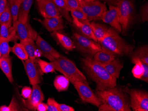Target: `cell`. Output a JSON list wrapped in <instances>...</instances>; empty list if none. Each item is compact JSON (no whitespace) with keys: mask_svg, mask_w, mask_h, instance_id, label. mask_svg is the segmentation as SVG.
Here are the masks:
<instances>
[{"mask_svg":"<svg viewBox=\"0 0 148 111\" xmlns=\"http://www.w3.org/2000/svg\"><path fill=\"white\" fill-rule=\"evenodd\" d=\"M102 104L99 106V111H131L130 98L126 89L117 86L103 91H96Z\"/></svg>","mask_w":148,"mask_h":111,"instance_id":"cell-1","label":"cell"},{"mask_svg":"<svg viewBox=\"0 0 148 111\" xmlns=\"http://www.w3.org/2000/svg\"><path fill=\"white\" fill-rule=\"evenodd\" d=\"M83 69L96 84V91H103L117 86V79L109 74L104 67L91 57L81 59Z\"/></svg>","mask_w":148,"mask_h":111,"instance_id":"cell-2","label":"cell"},{"mask_svg":"<svg viewBox=\"0 0 148 111\" xmlns=\"http://www.w3.org/2000/svg\"><path fill=\"white\" fill-rule=\"evenodd\" d=\"M102 51L108 52L116 57L130 56L134 47L126 42L113 28L108 29L106 35L99 42Z\"/></svg>","mask_w":148,"mask_h":111,"instance_id":"cell-3","label":"cell"},{"mask_svg":"<svg viewBox=\"0 0 148 111\" xmlns=\"http://www.w3.org/2000/svg\"><path fill=\"white\" fill-rule=\"evenodd\" d=\"M56 70L62 73L73 84L82 82L89 84L86 77L77 67L75 63L65 56L61 54L60 58L51 62Z\"/></svg>","mask_w":148,"mask_h":111,"instance_id":"cell-4","label":"cell"},{"mask_svg":"<svg viewBox=\"0 0 148 111\" xmlns=\"http://www.w3.org/2000/svg\"><path fill=\"white\" fill-rule=\"evenodd\" d=\"M116 6L119 9L122 31L124 34L134 20L135 14L134 1L133 0H117Z\"/></svg>","mask_w":148,"mask_h":111,"instance_id":"cell-5","label":"cell"},{"mask_svg":"<svg viewBox=\"0 0 148 111\" xmlns=\"http://www.w3.org/2000/svg\"><path fill=\"white\" fill-rule=\"evenodd\" d=\"M72 39L75 48L83 53L88 54L90 57H93L97 52L102 50L100 45L98 42L78 33H73Z\"/></svg>","mask_w":148,"mask_h":111,"instance_id":"cell-6","label":"cell"},{"mask_svg":"<svg viewBox=\"0 0 148 111\" xmlns=\"http://www.w3.org/2000/svg\"><path fill=\"white\" fill-rule=\"evenodd\" d=\"M79 8L85 14L87 19L90 21L99 19L103 13L107 11L106 6L98 1L87 2L83 0H77Z\"/></svg>","mask_w":148,"mask_h":111,"instance_id":"cell-7","label":"cell"},{"mask_svg":"<svg viewBox=\"0 0 148 111\" xmlns=\"http://www.w3.org/2000/svg\"><path fill=\"white\" fill-rule=\"evenodd\" d=\"M130 96V107L134 111H148V93L140 89H126Z\"/></svg>","mask_w":148,"mask_h":111,"instance_id":"cell-8","label":"cell"},{"mask_svg":"<svg viewBox=\"0 0 148 111\" xmlns=\"http://www.w3.org/2000/svg\"><path fill=\"white\" fill-rule=\"evenodd\" d=\"M72 84L78 92L79 96L83 101L99 107L102 102L99 97L94 93L89 86L82 82H74Z\"/></svg>","mask_w":148,"mask_h":111,"instance_id":"cell-9","label":"cell"},{"mask_svg":"<svg viewBox=\"0 0 148 111\" xmlns=\"http://www.w3.org/2000/svg\"><path fill=\"white\" fill-rule=\"evenodd\" d=\"M24 63L30 84L34 86L40 83L43 78V73L39 66L37 58L35 59H28Z\"/></svg>","mask_w":148,"mask_h":111,"instance_id":"cell-10","label":"cell"},{"mask_svg":"<svg viewBox=\"0 0 148 111\" xmlns=\"http://www.w3.org/2000/svg\"><path fill=\"white\" fill-rule=\"evenodd\" d=\"M99 19L102 20L105 23L109 24L119 33L122 32L119 11L117 6L110 5L109 10L104 12Z\"/></svg>","mask_w":148,"mask_h":111,"instance_id":"cell-11","label":"cell"},{"mask_svg":"<svg viewBox=\"0 0 148 111\" xmlns=\"http://www.w3.org/2000/svg\"><path fill=\"white\" fill-rule=\"evenodd\" d=\"M12 26L15 29L20 41L27 39H32L34 41L36 39L38 34L30 25L29 20L25 24L18 20L13 21Z\"/></svg>","mask_w":148,"mask_h":111,"instance_id":"cell-12","label":"cell"},{"mask_svg":"<svg viewBox=\"0 0 148 111\" xmlns=\"http://www.w3.org/2000/svg\"><path fill=\"white\" fill-rule=\"evenodd\" d=\"M36 44L37 49L41 53V55L47 58L50 62L58 59L61 55L60 54L38 34L36 39Z\"/></svg>","mask_w":148,"mask_h":111,"instance_id":"cell-13","label":"cell"},{"mask_svg":"<svg viewBox=\"0 0 148 111\" xmlns=\"http://www.w3.org/2000/svg\"><path fill=\"white\" fill-rule=\"evenodd\" d=\"M38 10L45 18L61 15L53 0H36Z\"/></svg>","mask_w":148,"mask_h":111,"instance_id":"cell-14","label":"cell"},{"mask_svg":"<svg viewBox=\"0 0 148 111\" xmlns=\"http://www.w3.org/2000/svg\"><path fill=\"white\" fill-rule=\"evenodd\" d=\"M45 99L44 93L41 88L37 84L32 86V93L29 98L24 101L25 106L33 111L36 110L37 105Z\"/></svg>","mask_w":148,"mask_h":111,"instance_id":"cell-15","label":"cell"},{"mask_svg":"<svg viewBox=\"0 0 148 111\" xmlns=\"http://www.w3.org/2000/svg\"><path fill=\"white\" fill-rule=\"evenodd\" d=\"M39 21L48 31L51 32L62 30L65 28L64 23L61 15L45 18L43 20H40Z\"/></svg>","mask_w":148,"mask_h":111,"instance_id":"cell-16","label":"cell"},{"mask_svg":"<svg viewBox=\"0 0 148 111\" xmlns=\"http://www.w3.org/2000/svg\"><path fill=\"white\" fill-rule=\"evenodd\" d=\"M72 18L73 25L79 32L78 33L88 39H91L95 42H98L95 35H94L90 25L82 23L76 18Z\"/></svg>","mask_w":148,"mask_h":111,"instance_id":"cell-17","label":"cell"},{"mask_svg":"<svg viewBox=\"0 0 148 111\" xmlns=\"http://www.w3.org/2000/svg\"><path fill=\"white\" fill-rule=\"evenodd\" d=\"M0 38L10 42H16L18 39L16 31L12 26L6 25H0Z\"/></svg>","mask_w":148,"mask_h":111,"instance_id":"cell-18","label":"cell"},{"mask_svg":"<svg viewBox=\"0 0 148 111\" xmlns=\"http://www.w3.org/2000/svg\"><path fill=\"white\" fill-rule=\"evenodd\" d=\"M33 1V0H24L21 4L18 12V21L25 24L29 20V13Z\"/></svg>","mask_w":148,"mask_h":111,"instance_id":"cell-19","label":"cell"},{"mask_svg":"<svg viewBox=\"0 0 148 111\" xmlns=\"http://www.w3.org/2000/svg\"><path fill=\"white\" fill-rule=\"evenodd\" d=\"M51 35L56 39L60 44L66 50L71 51L75 48L73 41L69 36L58 31L52 32Z\"/></svg>","mask_w":148,"mask_h":111,"instance_id":"cell-20","label":"cell"},{"mask_svg":"<svg viewBox=\"0 0 148 111\" xmlns=\"http://www.w3.org/2000/svg\"><path fill=\"white\" fill-rule=\"evenodd\" d=\"M123 67V64L121 62L119 59H115L104 67L110 75L114 78L118 79Z\"/></svg>","mask_w":148,"mask_h":111,"instance_id":"cell-21","label":"cell"},{"mask_svg":"<svg viewBox=\"0 0 148 111\" xmlns=\"http://www.w3.org/2000/svg\"><path fill=\"white\" fill-rule=\"evenodd\" d=\"M93 57V59L103 67H104L116 59V57L114 55L108 52L102 50L97 52Z\"/></svg>","mask_w":148,"mask_h":111,"instance_id":"cell-22","label":"cell"},{"mask_svg":"<svg viewBox=\"0 0 148 111\" xmlns=\"http://www.w3.org/2000/svg\"><path fill=\"white\" fill-rule=\"evenodd\" d=\"M0 68L6 76L10 82H14L12 74V64L10 57H2L0 61Z\"/></svg>","mask_w":148,"mask_h":111,"instance_id":"cell-23","label":"cell"},{"mask_svg":"<svg viewBox=\"0 0 148 111\" xmlns=\"http://www.w3.org/2000/svg\"><path fill=\"white\" fill-rule=\"evenodd\" d=\"M20 43L24 46L29 56V59H35L37 58V48L32 39H27L25 40H21Z\"/></svg>","mask_w":148,"mask_h":111,"instance_id":"cell-24","label":"cell"},{"mask_svg":"<svg viewBox=\"0 0 148 111\" xmlns=\"http://www.w3.org/2000/svg\"><path fill=\"white\" fill-rule=\"evenodd\" d=\"M90 26L94 35H95L98 42L99 43L106 35L108 29L105 25H101L95 22H91Z\"/></svg>","mask_w":148,"mask_h":111,"instance_id":"cell-25","label":"cell"},{"mask_svg":"<svg viewBox=\"0 0 148 111\" xmlns=\"http://www.w3.org/2000/svg\"><path fill=\"white\" fill-rule=\"evenodd\" d=\"M131 59H138L144 63L148 65V47L145 45L134 50L130 55Z\"/></svg>","mask_w":148,"mask_h":111,"instance_id":"cell-26","label":"cell"},{"mask_svg":"<svg viewBox=\"0 0 148 111\" xmlns=\"http://www.w3.org/2000/svg\"><path fill=\"white\" fill-rule=\"evenodd\" d=\"M70 82L68 78L64 75H58L54 81V86L59 92L66 91L69 88Z\"/></svg>","mask_w":148,"mask_h":111,"instance_id":"cell-27","label":"cell"},{"mask_svg":"<svg viewBox=\"0 0 148 111\" xmlns=\"http://www.w3.org/2000/svg\"><path fill=\"white\" fill-rule=\"evenodd\" d=\"M12 51L19 59L22 61H25L29 59V56L24 46L21 43L16 42L12 48Z\"/></svg>","mask_w":148,"mask_h":111,"instance_id":"cell-28","label":"cell"},{"mask_svg":"<svg viewBox=\"0 0 148 111\" xmlns=\"http://www.w3.org/2000/svg\"><path fill=\"white\" fill-rule=\"evenodd\" d=\"M60 10V14L69 23L72 22V19L70 15L69 10L64 0H53Z\"/></svg>","mask_w":148,"mask_h":111,"instance_id":"cell-29","label":"cell"},{"mask_svg":"<svg viewBox=\"0 0 148 111\" xmlns=\"http://www.w3.org/2000/svg\"><path fill=\"white\" fill-rule=\"evenodd\" d=\"M131 62L135 64L132 70L133 75L137 79H140L144 73V67L142 61L138 59H131Z\"/></svg>","mask_w":148,"mask_h":111,"instance_id":"cell-30","label":"cell"},{"mask_svg":"<svg viewBox=\"0 0 148 111\" xmlns=\"http://www.w3.org/2000/svg\"><path fill=\"white\" fill-rule=\"evenodd\" d=\"M12 17L9 7V3L3 13L0 16V25H6L8 26H12Z\"/></svg>","mask_w":148,"mask_h":111,"instance_id":"cell-31","label":"cell"},{"mask_svg":"<svg viewBox=\"0 0 148 111\" xmlns=\"http://www.w3.org/2000/svg\"><path fill=\"white\" fill-rule=\"evenodd\" d=\"M25 110L19 105L16 98L13 96L9 106H2L0 107V111H19Z\"/></svg>","mask_w":148,"mask_h":111,"instance_id":"cell-32","label":"cell"},{"mask_svg":"<svg viewBox=\"0 0 148 111\" xmlns=\"http://www.w3.org/2000/svg\"><path fill=\"white\" fill-rule=\"evenodd\" d=\"M8 3L13 21H16L18 20V12L21 4L17 0H9Z\"/></svg>","mask_w":148,"mask_h":111,"instance_id":"cell-33","label":"cell"},{"mask_svg":"<svg viewBox=\"0 0 148 111\" xmlns=\"http://www.w3.org/2000/svg\"><path fill=\"white\" fill-rule=\"evenodd\" d=\"M12 48L9 45V41L0 38V53L2 57H10V54Z\"/></svg>","mask_w":148,"mask_h":111,"instance_id":"cell-34","label":"cell"},{"mask_svg":"<svg viewBox=\"0 0 148 111\" xmlns=\"http://www.w3.org/2000/svg\"><path fill=\"white\" fill-rule=\"evenodd\" d=\"M37 60L40 69L43 73L48 74L55 72V69L51 62L48 63L39 58H37Z\"/></svg>","mask_w":148,"mask_h":111,"instance_id":"cell-35","label":"cell"},{"mask_svg":"<svg viewBox=\"0 0 148 111\" xmlns=\"http://www.w3.org/2000/svg\"><path fill=\"white\" fill-rule=\"evenodd\" d=\"M71 14L72 18H75L79 20H87V16L79 8L71 11Z\"/></svg>","mask_w":148,"mask_h":111,"instance_id":"cell-36","label":"cell"},{"mask_svg":"<svg viewBox=\"0 0 148 111\" xmlns=\"http://www.w3.org/2000/svg\"><path fill=\"white\" fill-rule=\"evenodd\" d=\"M59 103L53 98H49L47 101L48 111H59Z\"/></svg>","mask_w":148,"mask_h":111,"instance_id":"cell-37","label":"cell"},{"mask_svg":"<svg viewBox=\"0 0 148 111\" xmlns=\"http://www.w3.org/2000/svg\"><path fill=\"white\" fill-rule=\"evenodd\" d=\"M69 12L71 11L79 8V4L77 0H64Z\"/></svg>","mask_w":148,"mask_h":111,"instance_id":"cell-38","label":"cell"},{"mask_svg":"<svg viewBox=\"0 0 148 111\" xmlns=\"http://www.w3.org/2000/svg\"><path fill=\"white\" fill-rule=\"evenodd\" d=\"M140 16L143 22L148 21V4L146 3L142 7L140 11Z\"/></svg>","mask_w":148,"mask_h":111,"instance_id":"cell-39","label":"cell"},{"mask_svg":"<svg viewBox=\"0 0 148 111\" xmlns=\"http://www.w3.org/2000/svg\"><path fill=\"white\" fill-rule=\"evenodd\" d=\"M32 93V89L29 87L25 86L21 90V96L24 99H27L30 97Z\"/></svg>","mask_w":148,"mask_h":111,"instance_id":"cell-40","label":"cell"},{"mask_svg":"<svg viewBox=\"0 0 148 111\" xmlns=\"http://www.w3.org/2000/svg\"><path fill=\"white\" fill-rule=\"evenodd\" d=\"M144 67V73L143 76L140 78V80L144 81L146 82H148V65L142 62Z\"/></svg>","mask_w":148,"mask_h":111,"instance_id":"cell-41","label":"cell"},{"mask_svg":"<svg viewBox=\"0 0 148 111\" xmlns=\"http://www.w3.org/2000/svg\"><path fill=\"white\" fill-rule=\"evenodd\" d=\"M59 111H75V109L66 104H59Z\"/></svg>","mask_w":148,"mask_h":111,"instance_id":"cell-42","label":"cell"},{"mask_svg":"<svg viewBox=\"0 0 148 111\" xmlns=\"http://www.w3.org/2000/svg\"><path fill=\"white\" fill-rule=\"evenodd\" d=\"M36 110L38 111H48V106L47 104L40 102L37 105Z\"/></svg>","mask_w":148,"mask_h":111,"instance_id":"cell-43","label":"cell"},{"mask_svg":"<svg viewBox=\"0 0 148 111\" xmlns=\"http://www.w3.org/2000/svg\"><path fill=\"white\" fill-rule=\"evenodd\" d=\"M7 4V0H0V16L5 10Z\"/></svg>","mask_w":148,"mask_h":111,"instance_id":"cell-44","label":"cell"},{"mask_svg":"<svg viewBox=\"0 0 148 111\" xmlns=\"http://www.w3.org/2000/svg\"><path fill=\"white\" fill-rule=\"evenodd\" d=\"M100 1H106L107 3H108L109 5L115 6H116V3L117 2V0H100Z\"/></svg>","mask_w":148,"mask_h":111,"instance_id":"cell-45","label":"cell"},{"mask_svg":"<svg viewBox=\"0 0 148 111\" xmlns=\"http://www.w3.org/2000/svg\"><path fill=\"white\" fill-rule=\"evenodd\" d=\"M83 1H87V2H92V1H98V0H83Z\"/></svg>","mask_w":148,"mask_h":111,"instance_id":"cell-46","label":"cell"},{"mask_svg":"<svg viewBox=\"0 0 148 111\" xmlns=\"http://www.w3.org/2000/svg\"><path fill=\"white\" fill-rule=\"evenodd\" d=\"M24 0H17V1L20 3V4H21L23 2Z\"/></svg>","mask_w":148,"mask_h":111,"instance_id":"cell-47","label":"cell"},{"mask_svg":"<svg viewBox=\"0 0 148 111\" xmlns=\"http://www.w3.org/2000/svg\"><path fill=\"white\" fill-rule=\"evenodd\" d=\"M1 58H2V56H1V54L0 53V61L1 60Z\"/></svg>","mask_w":148,"mask_h":111,"instance_id":"cell-48","label":"cell"}]
</instances>
